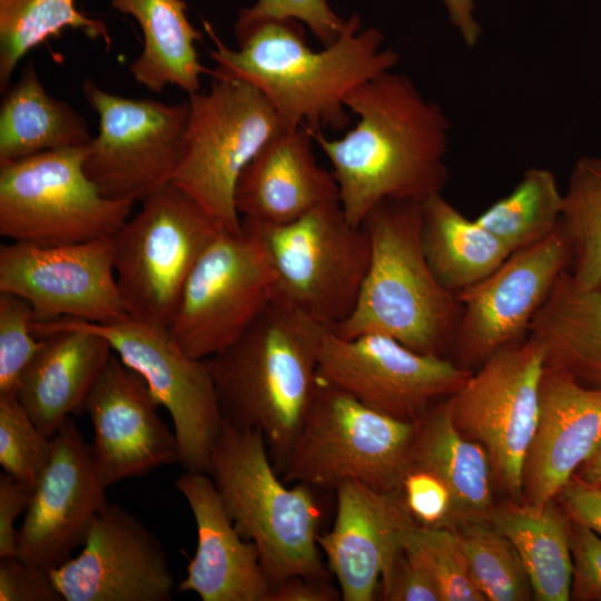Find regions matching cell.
<instances>
[{"label": "cell", "mask_w": 601, "mask_h": 601, "mask_svg": "<svg viewBox=\"0 0 601 601\" xmlns=\"http://www.w3.org/2000/svg\"><path fill=\"white\" fill-rule=\"evenodd\" d=\"M357 116L337 139L312 131L327 157L347 219L361 226L383 200L423 203L442 194L449 178L450 124L403 73L383 72L345 98Z\"/></svg>", "instance_id": "1"}, {"label": "cell", "mask_w": 601, "mask_h": 601, "mask_svg": "<svg viewBox=\"0 0 601 601\" xmlns=\"http://www.w3.org/2000/svg\"><path fill=\"white\" fill-rule=\"evenodd\" d=\"M140 203L112 236L117 286L129 317L169 327L190 272L223 230L171 183Z\"/></svg>", "instance_id": "8"}, {"label": "cell", "mask_w": 601, "mask_h": 601, "mask_svg": "<svg viewBox=\"0 0 601 601\" xmlns=\"http://www.w3.org/2000/svg\"><path fill=\"white\" fill-rule=\"evenodd\" d=\"M414 435L415 422L380 413L318 377L300 431L282 465V480L329 489L358 481L398 492Z\"/></svg>", "instance_id": "6"}, {"label": "cell", "mask_w": 601, "mask_h": 601, "mask_svg": "<svg viewBox=\"0 0 601 601\" xmlns=\"http://www.w3.org/2000/svg\"><path fill=\"white\" fill-rule=\"evenodd\" d=\"M51 454V437L30 418L16 393L0 395V465L35 489Z\"/></svg>", "instance_id": "37"}, {"label": "cell", "mask_w": 601, "mask_h": 601, "mask_svg": "<svg viewBox=\"0 0 601 601\" xmlns=\"http://www.w3.org/2000/svg\"><path fill=\"white\" fill-rule=\"evenodd\" d=\"M181 161L171 184L193 197L223 231L239 234L238 178L260 148L285 127L252 85L213 78L207 91L189 95Z\"/></svg>", "instance_id": "9"}, {"label": "cell", "mask_w": 601, "mask_h": 601, "mask_svg": "<svg viewBox=\"0 0 601 601\" xmlns=\"http://www.w3.org/2000/svg\"><path fill=\"white\" fill-rule=\"evenodd\" d=\"M204 27L214 42L209 49L215 63L211 77L258 89L285 128H345L349 124L347 95L400 61L395 50L383 47L382 31L363 29L357 13L321 50L307 45L303 23L293 19H236L237 49L226 46L209 22L204 21Z\"/></svg>", "instance_id": "2"}, {"label": "cell", "mask_w": 601, "mask_h": 601, "mask_svg": "<svg viewBox=\"0 0 601 601\" xmlns=\"http://www.w3.org/2000/svg\"><path fill=\"white\" fill-rule=\"evenodd\" d=\"M332 529L317 542L335 577L342 600L372 601L381 577L417 525L402 492H384L358 481L335 487Z\"/></svg>", "instance_id": "21"}, {"label": "cell", "mask_w": 601, "mask_h": 601, "mask_svg": "<svg viewBox=\"0 0 601 601\" xmlns=\"http://www.w3.org/2000/svg\"><path fill=\"white\" fill-rule=\"evenodd\" d=\"M574 591L580 595L601 594V536L574 522L570 531Z\"/></svg>", "instance_id": "43"}, {"label": "cell", "mask_w": 601, "mask_h": 601, "mask_svg": "<svg viewBox=\"0 0 601 601\" xmlns=\"http://www.w3.org/2000/svg\"><path fill=\"white\" fill-rule=\"evenodd\" d=\"M114 9L131 16L142 32V50L130 63L135 81L160 93L176 86L188 95L200 91V78L209 72L196 43L201 32L189 21L184 0H111Z\"/></svg>", "instance_id": "27"}, {"label": "cell", "mask_w": 601, "mask_h": 601, "mask_svg": "<svg viewBox=\"0 0 601 601\" xmlns=\"http://www.w3.org/2000/svg\"><path fill=\"white\" fill-rule=\"evenodd\" d=\"M175 487L186 499L197 529V548L179 583L203 601H270L273 585L256 545L240 536L208 473L186 471Z\"/></svg>", "instance_id": "23"}, {"label": "cell", "mask_w": 601, "mask_h": 601, "mask_svg": "<svg viewBox=\"0 0 601 601\" xmlns=\"http://www.w3.org/2000/svg\"><path fill=\"white\" fill-rule=\"evenodd\" d=\"M405 504L420 526L451 528V494L444 483L434 474L408 466L402 482Z\"/></svg>", "instance_id": "40"}, {"label": "cell", "mask_w": 601, "mask_h": 601, "mask_svg": "<svg viewBox=\"0 0 601 601\" xmlns=\"http://www.w3.org/2000/svg\"><path fill=\"white\" fill-rule=\"evenodd\" d=\"M77 0H0V90L11 85L19 62L37 46L60 37L65 29L111 46L108 28L76 7Z\"/></svg>", "instance_id": "32"}, {"label": "cell", "mask_w": 601, "mask_h": 601, "mask_svg": "<svg viewBox=\"0 0 601 601\" xmlns=\"http://www.w3.org/2000/svg\"><path fill=\"white\" fill-rule=\"evenodd\" d=\"M445 400L415 422L408 466L434 474L447 487L452 502L451 528L490 521L495 509L490 459L481 444L456 430Z\"/></svg>", "instance_id": "26"}, {"label": "cell", "mask_w": 601, "mask_h": 601, "mask_svg": "<svg viewBox=\"0 0 601 601\" xmlns=\"http://www.w3.org/2000/svg\"><path fill=\"white\" fill-rule=\"evenodd\" d=\"M380 584L384 600L441 601L433 578L404 551V546L385 568Z\"/></svg>", "instance_id": "42"}, {"label": "cell", "mask_w": 601, "mask_h": 601, "mask_svg": "<svg viewBox=\"0 0 601 601\" xmlns=\"http://www.w3.org/2000/svg\"><path fill=\"white\" fill-rule=\"evenodd\" d=\"M341 591L328 578L295 575L284 580L273 591L270 601H337Z\"/></svg>", "instance_id": "46"}, {"label": "cell", "mask_w": 601, "mask_h": 601, "mask_svg": "<svg viewBox=\"0 0 601 601\" xmlns=\"http://www.w3.org/2000/svg\"><path fill=\"white\" fill-rule=\"evenodd\" d=\"M237 19H293L306 24L323 47L334 42L346 23V19L332 9L328 0H256L254 4L242 8Z\"/></svg>", "instance_id": "39"}, {"label": "cell", "mask_w": 601, "mask_h": 601, "mask_svg": "<svg viewBox=\"0 0 601 601\" xmlns=\"http://www.w3.org/2000/svg\"><path fill=\"white\" fill-rule=\"evenodd\" d=\"M562 206L563 191L554 174L531 167L506 196L475 219L514 253L551 235L560 224Z\"/></svg>", "instance_id": "33"}, {"label": "cell", "mask_w": 601, "mask_h": 601, "mask_svg": "<svg viewBox=\"0 0 601 601\" xmlns=\"http://www.w3.org/2000/svg\"><path fill=\"white\" fill-rule=\"evenodd\" d=\"M404 551L433 578L441 601H486L454 529L415 525L405 539Z\"/></svg>", "instance_id": "36"}, {"label": "cell", "mask_w": 601, "mask_h": 601, "mask_svg": "<svg viewBox=\"0 0 601 601\" xmlns=\"http://www.w3.org/2000/svg\"><path fill=\"white\" fill-rule=\"evenodd\" d=\"M455 530L472 578L489 601H526L532 588L512 542L489 521L467 522Z\"/></svg>", "instance_id": "35"}, {"label": "cell", "mask_w": 601, "mask_h": 601, "mask_svg": "<svg viewBox=\"0 0 601 601\" xmlns=\"http://www.w3.org/2000/svg\"><path fill=\"white\" fill-rule=\"evenodd\" d=\"M421 243L433 274L454 294L485 278L512 254L442 194L422 203Z\"/></svg>", "instance_id": "30"}, {"label": "cell", "mask_w": 601, "mask_h": 601, "mask_svg": "<svg viewBox=\"0 0 601 601\" xmlns=\"http://www.w3.org/2000/svg\"><path fill=\"white\" fill-rule=\"evenodd\" d=\"M158 406L145 380L112 352L82 407L92 424L90 450L106 487L180 464L176 434L157 414Z\"/></svg>", "instance_id": "20"}, {"label": "cell", "mask_w": 601, "mask_h": 601, "mask_svg": "<svg viewBox=\"0 0 601 601\" xmlns=\"http://www.w3.org/2000/svg\"><path fill=\"white\" fill-rule=\"evenodd\" d=\"M451 24L457 30L467 47H475L482 28L475 14L474 0H442Z\"/></svg>", "instance_id": "47"}, {"label": "cell", "mask_w": 601, "mask_h": 601, "mask_svg": "<svg viewBox=\"0 0 601 601\" xmlns=\"http://www.w3.org/2000/svg\"><path fill=\"white\" fill-rule=\"evenodd\" d=\"M601 288V287H600Z\"/></svg>", "instance_id": "49"}, {"label": "cell", "mask_w": 601, "mask_h": 601, "mask_svg": "<svg viewBox=\"0 0 601 601\" xmlns=\"http://www.w3.org/2000/svg\"><path fill=\"white\" fill-rule=\"evenodd\" d=\"M601 445V388L545 365L535 431L522 466V503L542 506L558 496Z\"/></svg>", "instance_id": "22"}, {"label": "cell", "mask_w": 601, "mask_h": 601, "mask_svg": "<svg viewBox=\"0 0 601 601\" xmlns=\"http://www.w3.org/2000/svg\"><path fill=\"white\" fill-rule=\"evenodd\" d=\"M317 373L322 381L380 413L416 422L435 402L453 395L472 371L388 336L342 338L329 331L321 347Z\"/></svg>", "instance_id": "15"}, {"label": "cell", "mask_w": 601, "mask_h": 601, "mask_svg": "<svg viewBox=\"0 0 601 601\" xmlns=\"http://www.w3.org/2000/svg\"><path fill=\"white\" fill-rule=\"evenodd\" d=\"M42 343L22 372L17 396L37 427L52 437L85 400L114 352L96 332L61 318L33 323Z\"/></svg>", "instance_id": "24"}, {"label": "cell", "mask_w": 601, "mask_h": 601, "mask_svg": "<svg viewBox=\"0 0 601 601\" xmlns=\"http://www.w3.org/2000/svg\"><path fill=\"white\" fill-rule=\"evenodd\" d=\"M70 321L104 336L121 362L145 380L173 418L180 465L208 473L224 421L209 359L189 356L169 327L131 317L108 324Z\"/></svg>", "instance_id": "14"}, {"label": "cell", "mask_w": 601, "mask_h": 601, "mask_svg": "<svg viewBox=\"0 0 601 601\" xmlns=\"http://www.w3.org/2000/svg\"><path fill=\"white\" fill-rule=\"evenodd\" d=\"M569 266V247L558 226L546 238L512 253L485 278L459 292L461 317L452 349L461 365H481L526 338L533 317Z\"/></svg>", "instance_id": "17"}, {"label": "cell", "mask_w": 601, "mask_h": 601, "mask_svg": "<svg viewBox=\"0 0 601 601\" xmlns=\"http://www.w3.org/2000/svg\"><path fill=\"white\" fill-rule=\"evenodd\" d=\"M2 95L0 165L85 146L92 138L86 119L68 102L48 93L32 60Z\"/></svg>", "instance_id": "29"}, {"label": "cell", "mask_w": 601, "mask_h": 601, "mask_svg": "<svg viewBox=\"0 0 601 601\" xmlns=\"http://www.w3.org/2000/svg\"><path fill=\"white\" fill-rule=\"evenodd\" d=\"M580 481L601 486V445L580 466Z\"/></svg>", "instance_id": "48"}, {"label": "cell", "mask_w": 601, "mask_h": 601, "mask_svg": "<svg viewBox=\"0 0 601 601\" xmlns=\"http://www.w3.org/2000/svg\"><path fill=\"white\" fill-rule=\"evenodd\" d=\"M208 474L237 532L256 545L273 589L295 575L328 578L317 542L321 512L309 486L285 485L259 431L223 421Z\"/></svg>", "instance_id": "5"}, {"label": "cell", "mask_w": 601, "mask_h": 601, "mask_svg": "<svg viewBox=\"0 0 601 601\" xmlns=\"http://www.w3.org/2000/svg\"><path fill=\"white\" fill-rule=\"evenodd\" d=\"M309 128H284L242 171L235 205L242 219L283 225L338 199L332 171L318 165Z\"/></svg>", "instance_id": "25"}, {"label": "cell", "mask_w": 601, "mask_h": 601, "mask_svg": "<svg viewBox=\"0 0 601 601\" xmlns=\"http://www.w3.org/2000/svg\"><path fill=\"white\" fill-rule=\"evenodd\" d=\"M489 522L516 549L534 600L570 599L574 572L570 528L553 501L542 506L509 501L494 509Z\"/></svg>", "instance_id": "31"}, {"label": "cell", "mask_w": 601, "mask_h": 601, "mask_svg": "<svg viewBox=\"0 0 601 601\" xmlns=\"http://www.w3.org/2000/svg\"><path fill=\"white\" fill-rule=\"evenodd\" d=\"M331 328L272 302L225 349L211 356L223 420L259 431L282 467L318 385V358Z\"/></svg>", "instance_id": "3"}, {"label": "cell", "mask_w": 601, "mask_h": 601, "mask_svg": "<svg viewBox=\"0 0 601 601\" xmlns=\"http://www.w3.org/2000/svg\"><path fill=\"white\" fill-rule=\"evenodd\" d=\"M0 292L24 298L36 321L108 324L129 317L117 286L114 239L0 247Z\"/></svg>", "instance_id": "16"}, {"label": "cell", "mask_w": 601, "mask_h": 601, "mask_svg": "<svg viewBox=\"0 0 601 601\" xmlns=\"http://www.w3.org/2000/svg\"><path fill=\"white\" fill-rule=\"evenodd\" d=\"M560 494L572 520L601 536V486L570 481Z\"/></svg>", "instance_id": "45"}, {"label": "cell", "mask_w": 601, "mask_h": 601, "mask_svg": "<svg viewBox=\"0 0 601 601\" xmlns=\"http://www.w3.org/2000/svg\"><path fill=\"white\" fill-rule=\"evenodd\" d=\"M90 444L68 416L51 437V454L18 529L20 559L51 571L83 545L108 505Z\"/></svg>", "instance_id": "18"}, {"label": "cell", "mask_w": 601, "mask_h": 601, "mask_svg": "<svg viewBox=\"0 0 601 601\" xmlns=\"http://www.w3.org/2000/svg\"><path fill=\"white\" fill-rule=\"evenodd\" d=\"M544 366L541 344L528 335L485 359L445 400L456 430L484 447L494 483L516 504L522 503V466L536 426Z\"/></svg>", "instance_id": "11"}, {"label": "cell", "mask_w": 601, "mask_h": 601, "mask_svg": "<svg viewBox=\"0 0 601 601\" xmlns=\"http://www.w3.org/2000/svg\"><path fill=\"white\" fill-rule=\"evenodd\" d=\"M35 321L33 308L24 298L0 292V395L17 394L22 372L41 346Z\"/></svg>", "instance_id": "38"}, {"label": "cell", "mask_w": 601, "mask_h": 601, "mask_svg": "<svg viewBox=\"0 0 601 601\" xmlns=\"http://www.w3.org/2000/svg\"><path fill=\"white\" fill-rule=\"evenodd\" d=\"M87 145L0 165L1 236L53 246L110 237L119 230L135 203L100 193L85 170Z\"/></svg>", "instance_id": "10"}, {"label": "cell", "mask_w": 601, "mask_h": 601, "mask_svg": "<svg viewBox=\"0 0 601 601\" xmlns=\"http://www.w3.org/2000/svg\"><path fill=\"white\" fill-rule=\"evenodd\" d=\"M559 227L570 253L569 273L582 289L601 287V157L575 162L563 191Z\"/></svg>", "instance_id": "34"}, {"label": "cell", "mask_w": 601, "mask_h": 601, "mask_svg": "<svg viewBox=\"0 0 601 601\" xmlns=\"http://www.w3.org/2000/svg\"><path fill=\"white\" fill-rule=\"evenodd\" d=\"M220 231L181 290L169 329L191 357L210 358L229 346L273 302L275 272L257 235Z\"/></svg>", "instance_id": "13"}, {"label": "cell", "mask_w": 601, "mask_h": 601, "mask_svg": "<svg viewBox=\"0 0 601 601\" xmlns=\"http://www.w3.org/2000/svg\"><path fill=\"white\" fill-rule=\"evenodd\" d=\"M50 574L63 601H169L175 589L160 540L135 515L109 503L79 555Z\"/></svg>", "instance_id": "19"}, {"label": "cell", "mask_w": 601, "mask_h": 601, "mask_svg": "<svg viewBox=\"0 0 601 601\" xmlns=\"http://www.w3.org/2000/svg\"><path fill=\"white\" fill-rule=\"evenodd\" d=\"M0 601H63L50 571L17 555L0 558Z\"/></svg>", "instance_id": "41"}, {"label": "cell", "mask_w": 601, "mask_h": 601, "mask_svg": "<svg viewBox=\"0 0 601 601\" xmlns=\"http://www.w3.org/2000/svg\"><path fill=\"white\" fill-rule=\"evenodd\" d=\"M81 88L99 118L98 134L87 145L85 170L100 193L136 203L170 183L184 154L189 101L126 98L91 79Z\"/></svg>", "instance_id": "12"}, {"label": "cell", "mask_w": 601, "mask_h": 601, "mask_svg": "<svg viewBox=\"0 0 601 601\" xmlns=\"http://www.w3.org/2000/svg\"><path fill=\"white\" fill-rule=\"evenodd\" d=\"M32 493L33 489L8 473L0 474V558L16 555L18 530L14 522L27 511Z\"/></svg>", "instance_id": "44"}, {"label": "cell", "mask_w": 601, "mask_h": 601, "mask_svg": "<svg viewBox=\"0 0 601 601\" xmlns=\"http://www.w3.org/2000/svg\"><path fill=\"white\" fill-rule=\"evenodd\" d=\"M421 221V203L383 200L370 210L362 223L371 240L368 270L353 312L332 329L335 335L380 334L437 356L452 349L461 304L425 258Z\"/></svg>", "instance_id": "4"}, {"label": "cell", "mask_w": 601, "mask_h": 601, "mask_svg": "<svg viewBox=\"0 0 601 601\" xmlns=\"http://www.w3.org/2000/svg\"><path fill=\"white\" fill-rule=\"evenodd\" d=\"M243 223L259 236L276 280L273 302L331 331L353 312L371 260L365 228L352 224L339 200L283 225Z\"/></svg>", "instance_id": "7"}, {"label": "cell", "mask_w": 601, "mask_h": 601, "mask_svg": "<svg viewBox=\"0 0 601 601\" xmlns=\"http://www.w3.org/2000/svg\"><path fill=\"white\" fill-rule=\"evenodd\" d=\"M529 335L541 344L545 365L601 388V288H579L564 270L533 317Z\"/></svg>", "instance_id": "28"}]
</instances>
